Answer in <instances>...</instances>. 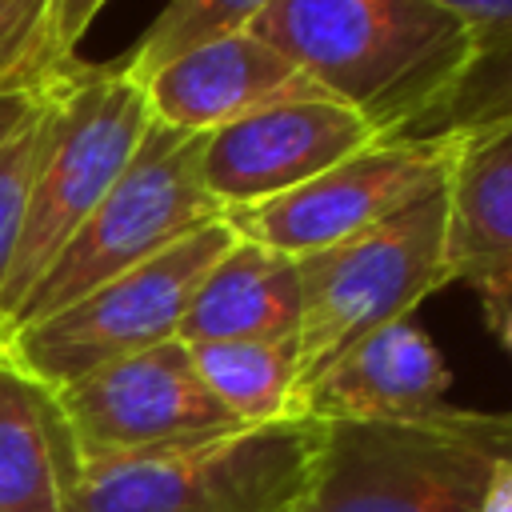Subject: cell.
Returning <instances> with one entry per match:
<instances>
[{"mask_svg": "<svg viewBox=\"0 0 512 512\" xmlns=\"http://www.w3.org/2000/svg\"><path fill=\"white\" fill-rule=\"evenodd\" d=\"M300 332V272L296 260L232 240V248L204 272L188 300L176 340H296Z\"/></svg>", "mask_w": 512, "mask_h": 512, "instance_id": "13", "label": "cell"}, {"mask_svg": "<svg viewBox=\"0 0 512 512\" xmlns=\"http://www.w3.org/2000/svg\"><path fill=\"white\" fill-rule=\"evenodd\" d=\"M272 0H168L160 8V16L148 24V32L136 40V48L116 64L124 76H132L136 84L156 72L160 64L176 60L180 52L232 36V32H248Z\"/></svg>", "mask_w": 512, "mask_h": 512, "instance_id": "17", "label": "cell"}, {"mask_svg": "<svg viewBox=\"0 0 512 512\" xmlns=\"http://www.w3.org/2000/svg\"><path fill=\"white\" fill-rule=\"evenodd\" d=\"M148 116L164 128L208 136L256 108L324 96L256 32H232L180 52L140 80Z\"/></svg>", "mask_w": 512, "mask_h": 512, "instance_id": "12", "label": "cell"}, {"mask_svg": "<svg viewBox=\"0 0 512 512\" xmlns=\"http://www.w3.org/2000/svg\"><path fill=\"white\" fill-rule=\"evenodd\" d=\"M52 396L76 460L124 456L244 428L204 388L188 344L180 340L112 360Z\"/></svg>", "mask_w": 512, "mask_h": 512, "instance_id": "9", "label": "cell"}, {"mask_svg": "<svg viewBox=\"0 0 512 512\" xmlns=\"http://www.w3.org/2000/svg\"><path fill=\"white\" fill-rule=\"evenodd\" d=\"M448 388L452 372L440 348L404 316L328 364L300 392V416L320 424H408L444 412Z\"/></svg>", "mask_w": 512, "mask_h": 512, "instance_id": "11", "label": "cell"}, {"mask_svg": "<svg viewBox=\"0 0 512 512\" xmlns=\"http://www.w3.org/2000/svg\"><path fill=\"white\" fill-rule=\"evenodd\" d=\"M476 300H480V312H484V324L488 332L496 336V344L512 356V264H500V268H488L480 276L468 280Z\"/></svg>", "mask_w": 512, "mask_h": 512, "instance_id": "22", "label": "cell"}, {"mask_svg": "<svg viewBox=\"0 0 512 512\" xmlns=\"http://www.w3.org/2000/svg\"><path fill=\"white\" fill-rule=\"evenodd\" d=\"M444 224L448 204L440 188L400 216L296 260L300 392L352 344L392 320L412 316L420 300H428L436 288H448Z\"/></svg>", "mask_w": 512, "mask_h": 512, "instance_id": "6", "label": "cell"}, {"mask_svg": "<svg viewBox=\"0 0 512 512\" xmlns=\"http://www.w3.org/2000/svg\"><path fill=\"white\" fill-rule=\"evenodd\" d=\"M508 456L512 412L448 404L408 424H320L308 484L288 512H476Z\"/></svg>", "mask_w": 512, "mask_h": 512, "instance_id": "2", "label": "cell"}, {"mask_svg": "<svg viewBox=\"0 0 512 512\" xmlns=\"http://www.w3.org/2000/svg\"><path fill=\"white\" fill-rule=\"evenodd\" d=\"M476 40V52L512 44V0H436Z\"/></svg>", "mask_w": 512, "mask_h": 512, "instance_id": "21", "label": "cell"}, {"mask_svg": "<svg viewBox=\"0 0 512 512\" xmlns=\"http://www.w3.org/2000/svg\"><path fill=\"white\" fill-rule=\"evenodd\" d=\"M380 136H412L476 56L436 0H272L248 28Z\"/></svg>", "mask_w": 512, "mask_h": 512, "instance_id": "1", "label": "cell"}, {"mask_svg": "<svg viewBox=\"0 0 512 512\" xmlns=\"http://www.w3.org/2000/svg\"><path fill=\"white\" fill-rule=\"evenodd\" d=\"M56 80H60V72H56L52 80H44V84H28V88H8V92H0V156H4V148L48 108V100H52V92H56Z\"/></svg>", "mask_w": 512, "mask_h": 512, "instance_id": "24", "label": "cell"}, {"mask_svg": "<svg viewBox=\"0 0 512 512\" xmlns=\"http://www.w3.org/2000/svg\"><path fill=\"white\" fill-rule=\"evenodd\" d=\"M68 460L56 396L0 356V512H60Z\"/></svg>", "mask_w": 512, "mask_h": 512, "instance_id": "15", "label": "cell"}, {"mask_svg": "<svg viewBox=\"0 0 512 512\" xmlns=\"http://www.w3.org/2000/svg\"><path fill=\"white\" fill-rule=\"evenodd\" d=\"M232 240V224L212 220L160 256L72 300L68 308L16 328L0 356L56 392L112 360L176 340L192 292L200 288L204 272L232 248Z\"/></svg>", "mask_w": 512, "mask_h": 512, "instance_id": "7", "label": "cell"}, {"mask_svg": "<svg viewBox=\"0 0 512 512\" xmlns=\"http://www.w3.org/2000/svg\"><path fill=\"white\" fill-rule=\"evenodd\" d=\"M104 4L108 0H48V36L60 64L76 60V48L88 36L92 20L104 12Z\"/></svg>", "mask_w": 512, "mask_h": 512, "instance_id": "23", "label": "cell"}, {"mask_svg": "<svg viewBox=\"0 0 512 512\" xmlns=\"http://www.w3.org/2000/svg\"><path fill=\"white\" fill-rule=\"evenodd\" d=\"M64 68L48 36V0L0 8V92L44 84Z\"/></svg>", "mask_w": 512, "mask_h": 512, "instance_id": "19", "label": "cell"}, {"mask_svg": "<svg viewBox=\"0 0 512 512\" xmlns=\"http://www.w3.org/2000/svg\"><path fill=\"white\" fill-rule=\"evenodd\" d=\"M316 440V420H280L100 460L72 452L60 512H288L308 484Z\"/></svg>", "mask_w": 512, "mask_h": 512, "instance_id": "3", "label": "cell"}, {"mask_svg": "<svg viewBox=\"0 0 512 512\" xmlns=\"http://www.w3.org/2000/svg\"><path fill=\"white\" fill-rule=\"evenodd\" d=\"M476 512H512V456L500 460L484 484V496H480V508Z\"/></svg>", "mask_w": 512, "mask_h": 512, "instance_id": "25", "label": "cell"}, {"mask_svg": "<svg viewBox=\"0 0 512 512\" xmlns=\"http://www.w3.org/2000/svg\"><path fill=\"white\" fill-rule=\"evenodd\" d=\"M200 152L204 136H188L152 120L120 180L104 192L92 216L72 232V240L32 284L8 324V336L68 308L112 276L160 256L196 228L224 220L220 204L204 188Z\"/></svg>", "mask_w": 512, "mask_h": 512, "instance_id": "5", "label": "cell"}, {"mask_svg": "<svg viewBox=\"0 0 512 512\" xmlns=\"http://www.w3.org/2000/svg\"><path fill=\"white\" fill-rule=\"evenodd\" d=\"M148 124L152 116L144 88L132 76H124L116 64L112 68L68 64L60 72L32 164L16 256L0 292L4 340L24 296L56 260V252L72 240V232L92 216L104 192L120 180Z\"/></svg>", "mask_w": 512, "mask_h": 512, "instance_id": "4", "label": "cell"}, {"mask_svg": "<svg viewBox=\"0 0 512 512\" xmlns=\"http://www.w3.org/2000/svg\"><path fill=\"white\" fill-rule=\"evenodd\" d=\"M380 132L340 100L300 96L256 108L204 136L200 176L220 212L268 204L376 144Z\"/></svg>", "mask_w": 512, "mask_h": 512, "instance_id": "10", "label": "cell"}, {"mask_svg": "<svg viewBox=\"0 0 512 512\" xmlns=\"http://www.w3.org/2000/svg\"><path fill=\"white\" fill-rule=\"evenodd\" d=\"M500 124H512V44L476 52L468 72L452 88V96L412 136H424V132L476 136Z\"/></svg>", "mask_w": 512, "mask_h": 512, "instance_id": "18", "label": "cell"}, {"mask_svg": "<svg viewBox=\"0 0 512 512\" xmlns=\"http://www.w3.org/2000/svg\"><path fill=\"white\" fill-rule=\"evenodd\" d=\"M44 116H48V108L0 156V292H4V280H8V268H12V256H16L24 200H28V184H32V164H36V148H40V132H44ZM0 348H4V328H0Z\"/></svg>", "mask_w": 512, "mask_h": 512, "instance_id": "20", "label": "cell"}, {"mask_svg": "<svg viewBox=\"0 0 512 512\" xmlns=\"http://www.w3.org/2000/svg\"><path fill=\"white\" fill-rule=\"evenodd\" d=\"M188 356L216 404L244 428L304 420L296 340H204Z\"/></svg>", "mask_w": 512, "mask_h": 512, "instance_id": "16", "label": "cell"}, {"mask_svg": "<svg viewBox=\"0 0 512 512\" xmlns=\"http://www.w3.org/2000/svg\"><path fill=\"white\" fill-rule=\"evenodd\" d=\"M460 140L448 132L380 136L356 156L324 168L308 184L244 208L224 220L240 240L272 248L288 260L352 240L448 184Z\"/></svg>", "mask_w": 512, "mask_h": 512, "instance_id": "8", "label": "cell"}, {"mask_svg": "<svg viewBox=\"0 0 512 512\" xmlns=\"http://www.w3.org/2000/svg\"><path fill=\"white\" fill-rule=\"evenodd\" d=\"M456 160L444 184V264L448 284L512 264V124L456 136Z\"/></svg>", "mask_w": 512, "mask_h": 512, "instance_id": "14", "label": "cell"}, {"mask_svg": "<svg viewBox=\"0 0 512 512\" xmlns=\"http://www.w3.org/2000/svg\"><path fill=\"white\" fill-rule=\"evenodd\" d=\"M16 4H36V0H0V8H16Z\"/></svg>", "mask_w": 512, "mask_h": 512, "instance_id": "26", "label": "cell"}]
</instances>
